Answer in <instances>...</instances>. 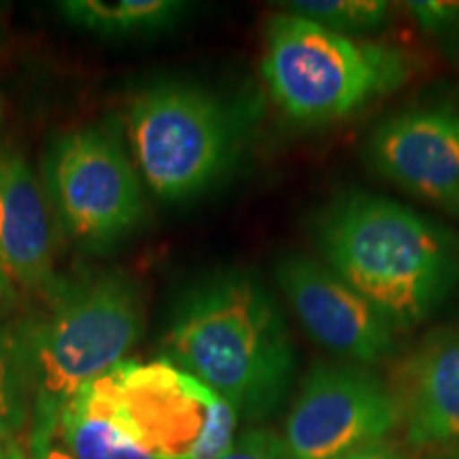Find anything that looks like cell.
Here are the masks:
<instances>
[{"label": "cell", "instance_id": "6da1fadb", "mask_svg": "<svg viewBox=\"0 0 459 459\" xmlns=\"http://www.w3.org/2000/svg\"><path fill=\"white\" fill-rule=\"evenodd\" d=\"M169 361L232 406L262 419L283 404L298 353L283 308L254 271L217 268L175 302L164 336Z\"/></svg>", "mask_w": 459, "mask_h": 459}, {"label": "cell", "instance_id": "7a4b0ae2", "mask_svg": "<svg viewBox=\"0 0 459 459\" xmlns=\"http://www.w3.org/2000/svg\"><path fill=\"white\" fill-rule=\"evenodd\" d=\"M319 260L398 332L434 317L459 287V234L398 200L344 189L313 220Z\"/></svg>", "mask_w": 459, "mask_h": 459}, {"label": "cell", "instance_id": "3957f363", "mask_svg": "<svg viewBox=\"0 0 459 459\" xmlns=\"http://www.w3.org/2000/svg\"><path fill=\"white\" fill-rule=\"evenodd\" d=\"M48 311L11 330L32 387V434L56 436L57 412L122 361L143 334V296L122 271L51 283Z\"/></svg>", "mask_w": 459, "mask_h": 459}, {"label": "cell", "instance_id": "277c9868", "mask_svg": "<svg viewBox=\"0 0 459 459\" xmlns=\"http://www.w3.org/2000/svg\"><path fill=\"white\" fill-rule=\"evenodd\" d=\"M264 82L290 122L307 128L353 117L400 90L411 74L404 51L274 13L264 32Z\"/></svg>", "mask_w": 459, "mask_h": 459}, {"label": "cell", "instance_id": "5b68a950", "mask_svg": "<svg viewBox=\"0 0 459 459\" xmlns=\"http://www.w3.org/2000/svg\"><path fill=\"white\" fill-rule=\"evenodd\" d=\"M132 153L158 198L203 196L226 179L245 147L243 108L203 85L162 82L128 107Z\"/></svg>", "mask_w": 459, "mask_h": 459}, {"label": "cell", "instance_id": "8992f818", "mask_svg": "<svg viewBox=\"0 0 459 459\" xmlns=\"http://www.w3.org/2000/svg\"><path fill=\"white\" fill-rule=\"evenodd\" d=\"M99 385L149 459H220L234 443L232 406L169 359L119 361Z\"/></svg>", "mask_w": 459, "mask_h": 459}, {"label": "cell", "instance_id": "52a82bcc", "mask_svg": "<svg viewBox=\"0 0 459 459\" xmlns=\"http://www.w3.org/2000/svg\"><path fill=\"white\" fill-rule=\"evenodd\" d=\"M45 187L68 234L96 249L130 234L145 213L139 175L115 132L100 126L51 145Z\"/></svg>", "mask_w": 459, "mask_h": 459}, {"label": "cell", "instance_id": "ba28073f", "mask_svg": "<svg viewBox=\"0 0 459 459\" xmlns=\"http://www.w3.org/2000/svg\"><path fill=\"white\" fill-rule=\"evenodd\" d=\"M402 423L398 394L349 361H315L285 423L296 459H338L383 443Z\"/></svg>", "mask_w": 459, "mask_h": 459}, {"label": "cell", "instance_id": "9c48e42d", "mask_svg": "<svg viewBox=\"0 0 459 459\" xmlns=\"http://www.w3.org/2000/svg\"><path fill=\"white\" fill-rule=\"evenodd\" d=\"M274 279L304 332L325 351L358 366L398 353V328L317 257L285 254Z\"/></svg>", "mask_w": 459, "mask_h": 459}, {"label": "cell", "instance_id": "30bf717a", "mask_svg": "<svg viewBox=\"0 0 459 459\" xmlns=\"http://www.w3.org/2000/svg\"><path fill=\"white\" fill-rule=\"evenodd\" d=\"M366 160L383 179L459 217V102H423L383 117L366 141Z\"/></svg>", "mask_w": 459, "mask_h": 459}, {"label": "cell", "instance_id": "8fae6325", "mask_svg": "<svg viewBox=\"0 0 459 459\" xmlns=\"http://www.w3.org/2000/svg\"><path fill=\"white\" fill-rule=\"evenodd\" d=\"M398 400L411 445L459 443V328L419 344L402 368Z\"/></svg>", "mask_w": 459, "mask_h": 459}, {"label": "cell", "instance_id": "7c38bea8", "mask_svg": "<svg viewBox=\"0 0 459 459\" xmlns=\"http://www.w3.org/2000/svg\"><path fill=\"white\" fill-rule=\"evenodd\" d=\"M54 230L43 186L17 152H0V260L26 287L54 283Z\"/></svg>", "mask_w": 459, "mask_h": 459}, {"label": "cell", "instance_id": "4fadbf2b", "mask_svg": "<svg viewBox=\"0 0 459 459\" xmlns=\"http://www.w3.org/2000/svg\"><path fill=\"white\" fill-rule=\"evenodd\" d=\"M56 438L74 459H149L119 423L99 381L79 389L57 412Z\"/></svg>", "mask_w": 459, "mask_h": 459}, {"label": "cell", "instance_id": "5bb4252c", "mask_svg": "<svg viewBox=\"0 0 459 459\" xmlns=\"http://www.w3.org/2000/svg\"><path fill=\"white\" fill-rule=\"evenodd\" d=\"M57 11L68 24L102 37H145L169 30L187 11L175 0H66Z\"/></svg>", "mask_w": 459, "mask_h": 459}, {"label": "cell", "instance_id": "9a60e30c", "mask_svg": "<svg viewBox=\"0 0 459 459\" xmlns=\"http://www.w3.org/2000/svg\"><path fill=\"white\" fill-rule=\"evenodd\" d=\"M283 7L287 13L349 39L383 30L392 17V4L385 0H296Z\"/></svg>", "mask_w": 459, "mask_h": 459}, {"label": "cell", "instance_id": "2e32d148", "mask_svg": "<svg viewBox=\"0 0 459 459\" xmlns=\"http://www.w3.org/2000/svg\"><path fill=\"white\" fill-rule=\"evenodd\" d=\"M32 387L11 332L0 330V445L17 438L32 419Z\"/></svg>", "mask_w": 459, "mask_h": 459}, {"label": "cell", "instance_id": "e0dca14e", "mask_svg": "<svg viewBox=\"0 0 459 459\" xmlns=\"http://www.w3.org/2000/svg\"><path fill=\"white\" fill-rule=\"evenodd\" d=\"M220 459H296L285 436L266 428L249 429L234 440L226 455Z\"/></svg>", "mask_w": 459, "mask_h": 459}, {"label": "cell", "instance_id": "ac0fdd59", "mask_svg": "<svg viewBox=\"0 0 459 459\" xmlns=\"http://www.w3.org/2000/svg\"><path fill=\"white\" fill-rule=\"evenodd\" d=\"M406 7L428 34L440 39L459 34V3H409Z\"/></svg>", "mask_w": 459, "mask_h": 459}, {"label": "cell", "instance_id": "d6986e66", "mask_svg": "<svg viewBox=\"0 0 459 459\" xmlns=\"http://www.w3.org/2000/svg\"><path fill=\"white\" fill-rule=\"evenodd\" d=\"M56 438L49 436H34L28 434L24 440H11L7 446L11 459H74L71 453L60 449L54 443Z\"/></svg>", "mask_w": 459, "mask_h": 459}, {"label": "cell", "instance_id": "ffe728a7", "mask_svg": "<svg viewBox=\"0 0 459 459\" xmlns=\"http://www.w3.org/2000/svg\"><path fill=\"white\" fill-rule=\"evenodd\" d=\"M338 459H406V457L402 455L398 449H394L392 445H387L385 440H383V443L361 446V449H355Z\"/></svg>", "mask_w": 459, "mask_h": 459}, {"label": "cell", "instance_id": "44dd1931", "mask_svg": "<svg viewBox=\"0 0 459 459\" xmlns=\"http://www.w3.org/2000/svg\"><path fill=\"white\" fill-rule=\"evenodd\" d=\"M11 298H13V290H11V277H9L7 268H4L3 260H0V313L4 311V307L11 302Z\"/></svg>", "mask_w": 459, "mask_h": 459}, {"label": "cell", "instance_id": "7402d4cb", "mask_svg": "<svg viewBox=\"0 0 459 459\" xmlns=\"http://www.w3.org/2000/svg\"><path fill=\"white\" fill-rule=\"evenodd\" d=\"M0 459H11L7 446H4V445H0Z\"/></svg>", "mask_w": 459, "mask_h": 459}, {"label": "cell", "instance_id": "603a6c76", "mask_svg": "<svg viewBox=\"0 0 459 459\" xmlns=\"http://www.w3.org/2000/svg\"><path fill=\"white\" fill-rule=\"evenodd\" d=\"M438 459H459V453H455V455H446V457H438Z\"/></svg>", "mask_w": 459, "mask_h": 459}]
</instances>
